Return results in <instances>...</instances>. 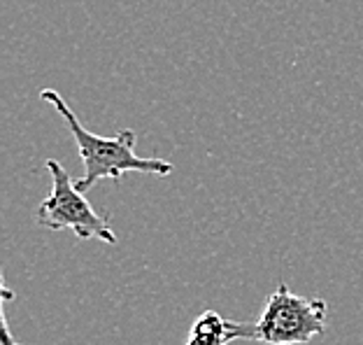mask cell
Here are the masks:
<instances>
[{"mask_svg": "<svg viewBox=\"0 0 363 345\" xmlns=\"http://www.w3.org/2000/svg\"><path fill=\"white\" fill-rule=\"evenodd\" d=\"M40 98L47 101L59 112V117L65 121L70 136L75 138L84 172L75 180L79 192H89L101 180H121L126 172H145V175L168 177L175 166L166 159H147L135 152V131L123 128L117 136H98L89 131L79 121V117L70 110V105L63 101V96L56 89H43Z\"/></svg>", "mask_w": 363, "mask_h": 345, "instance_id": "cell-1", "label": "cell"}, {"mask_svg": "<svg viewBox=\"0 0 363 345\" xmlns=\"http://www.w3.org/2000/svg\"><path fill=\"white\" fill-rule=\"evenodd\" d=\"M328 306L324 299H308L294 294L284 283L266 299L259 319L254 324H240L230 319V336L250 339L261 345H305L326 332Z\"/></svg>", "mask_w": 363, "mask_h": 345, "instance_id": "cell-2", "label": "cell"}, {"mask_svg": "<svg viewBox=\"0 0 363 345\" xmlns=\"http://www.w3.org/2000/svg\"><path fill=\"white\" fill-rule=\"evenodd\" d=\"M45 168L52 177L49 196L38 205L35 221L49 231H72L79 241H101L105 245H117V234L103 215H98L94 205L86 201L84 192H79L72 182L70 172L61 161L47 159Z\"/></svg>", "mask_w": 363, "mask_h": 345, "instance_id": "cell-3", "label": "cell"}, {"mask_svg": "<svg viewBox=\"0 0 363 345\" xmlns=\"http://www.w3.org/2000/svg\"><path fill=\"white\" fill-rule=\"evenodd\" d=\"M230 319H224L214 310H205L191 324L184 345H230Z\"/></svg>", "mask_w": 363, "mask_h": 345, "instance_id": "cell-4", "label": "cell"}, {"mask_svg": "<svg viewBox=\"0 0 363 345\" xmlns=\"http://www.w3.org/2000/svg\"><path fill=\"white\" fill-rule=\"evenodd\" d=\"M0 341L3 345H23L21 341H16L12 332H10V319H7V310H5V299L0 297Z\"/></svg>", "mask_w": 363, "mask_h": 345, "instance_id": "cell-5", "label": "cell"}]
</instances>
